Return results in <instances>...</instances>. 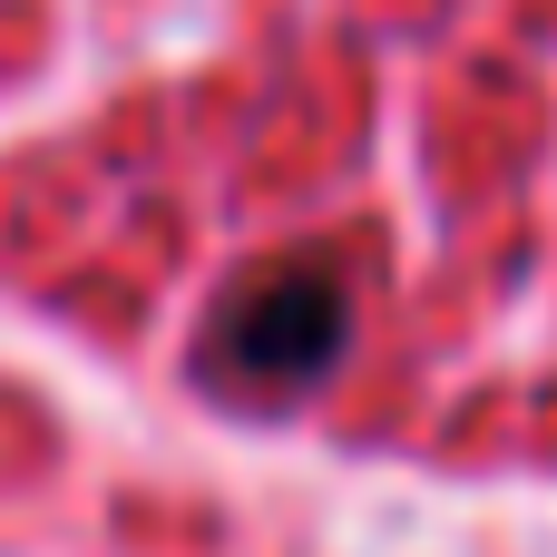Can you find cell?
<instances>
[{"mask_svg":"<svg viewBox=\"0 0 557 557\" xmlns=\"http://www.w3.org/2000/svg\"><path fill=\"white\" fill-rule=\"evenodd\" d=\"M352 343V294H343V264L323 255H274L255 274H235L206 313V343H196V372L225 382L235 401H294L313 392Z\"/></svg>","mask_w":557,"mask_h":557,"instance_id":"6da1fadb","label":"cell"}]
</instances>
